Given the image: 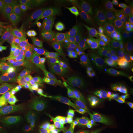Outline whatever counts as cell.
<instances>
[{
    "label": "cell",
    "instance_id": "obj_50",
    "mask_svg": "<svg viewBox=\"0 0 133 133\" xmlns=\"http://www.w3.org/2000/svg\"><path fill=\"white\" fill-rule=\"evenodd\" d=\"M132 70H133V66H132Z\"/></svg>",
    "mask_w": 133,
    "mask_h": 133
},
{
    "label": "cell",
    "instance_id": "obj_48",
    "mask_svg": "<svg viewBox=\"0 0 133 133\" xmlns=\"http://www.w3.org/2000/svg\"><path fill=\"white\" fill-rule=\"evenodd\" d=\"M2 90V82L1 81V79H0V91Z\"/></svg>",
    "mask_w": 133,
    "mask_h": 133
},
{
    "label": "cell",
    "instance_id": "obj_29",
    "mask_svg": "<svg viewBox=\"0 0 133 133\" xmlns=\"http://www.w3.org/2000/svg\"><path fill=\"white\" fill-rule=\"evenodd\" d=\"M38 11L40 15L45 23H50L58 17L52 11L45 9L39 8Z\"/></svg>",
    "mask_w": 133,
    "mask_h": 133
},
{
    "label": "cell",
    "instance_id": "obj_10",
    "mask_svg": "<svg viewBox=\"0 0 133 133\" xmlns=\"http://www.w3.org/2000/svg\"><path fill=\"white\" fill-rule=\"evenodd\" d=\"M26 58L22 55L13 58L12 61L4 71L1 77L2 89L14 81L23 66Z\"/></svg>",
    "mask_w": 133,
    "mask_h": 133
},
{
    "label": "cell",
    "instance_id": "obj_47",
    "mask_svg": "<svg viewBox=\"0 0 133 133\" xmlns=\"http://www.w3.org/2000/svg\"><path fill=\"white\" fill-rule=\"evenodd\" d=\"M127 93L129 95V96L133 99V91L131 90L130 88H128L127 91Z\"/></svg>",
    "mask_w": 133,
    "mask_h": 133
},
{
    "label": "cell",
    "instance_id": "obj_17",
    "mask_svg": "<svg viewBox=\"0 0 133 133\" xmlns=\"http://www.w3.org/2000/svg\"><path fill=\"white\" fill-rule=\"evenodd\" d=\"M66 89L75 94L84 95L85 94V85L81 81L71 74H66L63 76Z\"/></svg>",
    "mask_w": 133,
    "mask_h": 133
},
{
    "label": "cell",
    "instance_id": "obj_33",
    "mask_svg": "<svg viewBox=\"0 0 133 133\" xmlns=\"http://www.w3.org/2000/svg\"><path fill=\"white\" fill-rule=\"evenodd\" d=\"M33 123V121L30 118H21L15 120V126L19 128H23Z\"/></svg>",
    "mask_w": 133,
    "mask_h": 133
},
{
    "label": "cell",
    "instance_id": "obj_19",
    "mask_svg": "<svg viewBox=\"0 0 133 133\" xmlns=\"http://www.w3.org/2000/svg\"><path fill=\"white\" fill-rule=\"evenodd\" d=\"M117 114L105 116H95L94 123L99 131L116 127L120 121Z\"/></svg>",
    "mask_w": 133,
    "mask_h": 133
},
{
    "label": "cell",
    "instance_id": "obj_36",
    "mask_svg": "<svg viewBox=\"0 0 133 133\" xmlns=\"http://www.w3.org/2000/svg\"><path fill=\"white\" fill-rule=\"evenodd\" d=\"M23 132H22L17 127L10 124L9 122L6 125V128L4 133H22Z\"/></svg>",
    "mask_w": 133,
    "mask_h": 133
},
{
    "label": "cell",
    "instance_id": "obj_2",
    "mask_svg": "<svg viewBox=\"0 0 133 133\" xmlns=\"http://www.w3.org/2000/svg\"><path fill=\"white\" fill-rule=\"evenodd\" d=\"M95 17V15H89L71 21L57 34L51 42L50 46L52 49H56L69 39L75 38L81 32L86 24Z\"/></svg>",
    "mask_w": 133,
    "mask_h": 133
},
{
    "label": "cell",
    "instance_id": "obj_20",
    "mask_svg": "<svg viewBox=\"0 0 133 133\" xmlns=\"http://www.w3.org/2000/svg\"><path fill=\"white\" fill-rule=\"evenodd\" d=\"M66 101L67 104L71 105L77 109H88L92 103L85 96L76 95L67 92L66 96Z\"/></svg>",
    "mask_w": 133,
    "mask_h": 133
},
{
    "label": "cell",
    "instance_id": "obj_4",
    "mask_svg": "<svg viewBox=\"0 0 133 133\" xmlns=\"http://www.w3.org/2000/svg\"><path fill=\"white\" fill-rule=\"evenodd\" d=\"M24 65L30 73L42 78L53 77L50 64L46 61L44 53L39 58H26Z\"/></svg>",
    "mask_w": 133,
    "mask_h": 133
},
{
    "label": "cell",
    "instance_id": "obj_7",
    "mask_svg": "<svg viewBox=\"0 0 133 133\" xmlns=\"http://www.w3.org/2000/svg\"><path fill=\"white\" fill-rule=\"evenodd\" d=\"M24 11L10 8L8 14L3 20V25L9 33L16 37L19 30L24 25Z\"/></svg>",
    "mask_w": 133,
    "mask_h": 133
},
{
    "label": "cell",
    "instance_id": "obj_3",
    "mask_svg": "<svg viewBox=\"0 0 133 133\" xmlns=\"http://www.w3.org/2000/svg\"><path fill=\"white\" fill-rule=\"evenodd\" d=\"M18 128L22 132L29 133H74L63 124L49 118L45 121L34 122L26 127Z\"/></svg>",
    "mask_w": 133,
    "mask_h": 133
},
{
    "label": "cell",
    "instance_id": "obj_1",
    "mask_svg": "<svg viewBox=\"0 0 133 133\" xmlns=\"http://www.w3.org/2000/svg\"><path fill=\"white\" fill-rule=\"evenodd\" d=\"M120 23L118 16L114 14H103L95 17L86 24L81 32L72 38L71 42L64 49H70L73 44L81 38H85L88 36L101 32H108L117 28Z\"/></svg>",
    "mask_w": 133,
    "mask_h": 133
},
{
    "label": "cell",
    "instance_id": "obj_11",
    "mask_svg": "<svg viewBox=\"0 0 133 133\" xmlns=\"http://www.w3.org/2000/svg\"><path fill=\"white\" fill-rule=\"evenodd\" d=\"M104 90L105 94L114 104V105L119 110L125 112H128V105L125 100L123 90L121 87L107 84L105 86Z\"/></svg>",
    "mask_w": 133,
    "mask_h": 133
},
{
    "label": "cell",
    "instance_id": "obj_13",
    "mask_svg": "<svg viewBox=\"0 0 133 133\" xmlns=\"http://www.w3.org/2000/svg\"><path fill=\"white\" fill-rule=\"evenodd\" d=\"M109 41L108 32H101L90 35L86 41L83 53L89 50H107Z\"/></svg>",
    "mask_w": 133,
    "mask_h": 133
},
{
    "label": "cell",
    "instance_id": "obj_31",
    "mask_svg": "<svg viewBox=\"0 0 133 133\" xmlns=\"http://www.w3.org/2000/svg\"><path fill=\"white\" fill-rule=\"evenodd\" d=\"M42 80V78L31 73L29 76V87L32 90L36 91L41 84Z\"/></svg>",
    "mask_w": 133,
    "mask_h": 133
},
{
    "label": "cell",
    "instance_id": "obj_45",
    "mask_svg": "<svg viewBox=\"0 0 133 133\" xmlns=\"http://www.w3.org/2000/svg\"><path fill=\"white\" fill-rule=\"evenodd\" d=\"M124 133H133V128L130 125H128L127 129Z\"/></svg>",
    "mask_w": 133,
    "mask_h": 133
},
{
    "label": "cell",
    "instance_id": "obj_23",
    "mask_svg": "<svg viewBox=\"0 0 133 133\" xmlns=\"http://www.w3.org/2000/svg\"><path fill=\"white\" fill-rule=\"evenodd\" d=\"M110 56L114 61L123 62L128 58L129 53L127 48L123 44H117L111 49Z\"/></svg>",
    "mask_w": 133,
    "mask_h": 133
},
{
    "label": "cell",
    "instance_id": "obj_28",
    "mask_svg": "<svg viewBox=\"0 0 133 133\" xmlns=\"http://www.w3.org/2000/svg\"><path fill=\"white\" fill-rule=\"evenodd\" d=\"M49 111L39 108L35 113L29 115L27 118H30L34 123L45 121L49 118Z\"/></svg>",
    "mask_w": 133,
    "mask_h": 133
},
{
    "label": "cell",
    "instance_id": "obj_40",
    "mask_svg": "<svg viewBox=\"0 0 133 133\" xmlns=\"http://www.w3.org/2000/svg\"><path fill=\"white\" fill-rule=\"evenodd\" d=\"M57 96L58 95H55V94H48L43 95L42 97L44 100H45L46 102H48L49 104H50L56 98Z\"/></svg>",
    "mask_w": 133,
    "mask_h": 133
},
{
    "label": "cell",
    "instance_id": "obj_53",
    "mask_svg": "<svg viewBox=\"0 0 133 133\" xmlns=\"http://www.w3.org/2000/svg\"></svg>",
    "mask_w": 133,
    "mask_h": 133
},
{
    "label": "cell",
    "instance_id": "obj_14",
    "mask_svg": "<svg viewBox=\"0 0 133 133\" xmlns=\"http://www.w3.org/2000/svg\"><path fill=\"white\" fill-rule=\"evenodd\" d=\"M45 24L36 6L30 8L25 12L24 25L34 31L41 33L44 30Z\"/></svg>",
    "mask_w": 133,
    "mask_h": 133
},
{
    "label": "cell",
    "instance_id": "obj_24",
    "mask_svg": "<svg viewBox=\"0 0 133 133\" xmlns=\"http://www.w3.org/2000/svg\"><path fill=\"white\" fill-rule=\"evenodd\" d=\"M30 74V72L29 71L24 65L18 75L13 81L15 85L19 87L22 90L24 88L29 87L28 79Z\"/></svg>",
    "mask_w": 133,
    "mask_h": 133
},
{
    "label": "cell",
    "instance_id": "obj_41",
    "mask_svg": "<svg viewBox=\"0 0 133 133\" xmlns=\"http://www.w3.org/2000/svg\"><path fill=\"white\" fill-rule=\"evenodd\" d=\"M128 125V124L125 122L120 121L116 128L121 133H124L127 129Z\"/></svg>",
    "mask_w": 133,
    "mask_h": 133
},
{
    "label": "cell",
    "instance_id": "obj_8",
    "mask_svg": "<svg viewBox=\"0 0 133 133\" xmlns=\"http://www.w3.org/2000/svg\"><path fill=\"white\" fill-rule=\"evenodd\" d=\"M82 69L86 76L91 81L100 82L105 81L109 68V65L102 60L85 64Z\"/></svg>",
    "mask_w": 133,
    "mask_h": 133
},
{
    "label": "cell",
    "instance_id": "obj_52",
    "mask_svg": "<svg viewBox=\"0 0 133 133\" xmlns=\"http://www.w3.org/2000/svg\"><path fill=\"white\" fill-rule=\"evenodd\" d=\"M132 16H133V15H132Z\"/></svg>",
    "mask_w": 133,
    "mask_h": 133
},
{
    "label": "cell",
    "instance_id": "obj_32",
    "mask_svg": "<svg viewBox=\"0 0 133 133\" xmlns=\"http://www.w3.org/2000/svg\"><path fill=\"white\" fill-rule=\"evenodd\" d=\"M10 7L4 1H0V20H4L9 13Z\"/></svg>",
    "mask_w": 133,
    "mask_h": 133
},
{
    "label": "cell",
    "instance_id": "obj_39",
    "mask_svg": "<svg viewBox=\"0 0 133 133\" xmlns=\"http://www.w3.org/2000/svg\"><path fill=\"white\" fill-rule=\"evenodd\" d=\"M71 48H72L77 55H81L84 51V48L83 46L77 43H75L73 44Z\"/></svg>",
    "mask_w": 133,
    "mask_h": 133
},
{
    "label": "cell",
    "instance_id": "obj_21",
    "mask_svg": "<svg viewBox=\"0 0 133 133\" xmlns=\"http://www.w3.org/2000/svg\"><path fill=\"white\" fill-rule=\"evenodd\" d=\"M88 110L94 116H105L116 114L119 109L114 105L91 104Z\"/></svg>",
    "mask_w": 133,
    "mask_h": 133
},
{
    "label": "cell",
    "instance_id": "obj_5",
    "mask_svg": "<svg viewBox=\"0 0 133 133\" xmlns=\"http://www.w3.org/2000/svg\"><path fill=\"white\" fill-rule=\"evenodd\" d=\"M133 75L132 66L115 65L109 69L105 81L108 84L122 87L127 84Z\"/></svg>",
    "mask_w": 133,
    "mask_h": 133
},
{
    "label": "cell",
    "instance_id": "obj_16",
    "mask_svg": "<svg viewBox=\"0 0 133 133\" xmlns=\"http://www.w3.org/2000/svg\"><path fill=\"white\" fill-rule=\"evenodd\" d=\"M66 95L58 96L50 105V116L58 123H63V117L66 105Z\"/></svg>",
    "mask_w": 133,
    "mask_h": 133
},
{
    "label": "cell",
    "instance_id": "obj_26",
    "mask_svg": "<svg viewBox=\"0 0 133 133\" xmlns=\"http://www.w3.org/2000/svg\"><path fill=\"white\" fill-rule=\"evenodd\" d=\"M106 52L105 50H89L84 52L85 64L99 62L103 60Z\"/></svg>",
    "mask_w": 133,
    "mask_h": 133
},
{
    "label": "cell",
    "instance_id": "obj_35",
    "mask_svg": "<svg viewBox=\"0 0 133 133\" xmlns=\"http://www.w3.org/2000/svg\"><path fill=\"white\" fill-rule=\"evenodd\" d=\"M92 120L90 115H81L80 121L81 126L86 129H88Z\"/></svg>",
    "mask_w": 133,
    "mask_h": 133
},
{
    "label": "cell",
    "instance_id": "obj_42",
    "mask_svg": "<svg viewBox=\"0 0 133 133\" xmlns=\"http://www.w3.org/2000/svg\"><path fill=\"white\" fill-rule=\"evenodd\" d=\"M16 48L15 45H10V44H5L0 43V53L4 52L5 50L10 48Z\"/></svg>",
    "mask_w": 133,
    "mask_h": 133
},
{
    "label": "cell",
    "instance_id": "obj_43",
    "mask_svg": "<svg viewBox=\"0 0 133 133\" xmlns=\"http://www.w3.org/2000/svg\"><path fill=\"white\" fill-rule=\"evenodd\" d=\"M99 133H121L116 127L105 129L99 131Z\"/></svg>",
    "mask_w": 133,
    "mask_h": 133
},
{
    "label": "cell",
    "instance_id": "obj_22",
    "mask_svg": "<svg viewBox=\"0 0 133 133\" xmlns=\"http://www.w3.org/2000/svg\"><path fill=\"white\" fill-rule=\"evenodd\" d=\"M36 2L39 8L49 10L58 17L64 15L62 0H39Z\"/></svg>",
    "mask_w": 133,
    "mask_h": 133
},
{
    "label": "cell",
    "instance_id": "obj_27",
    "mask_svg": "<svg viewBox=\"0 0 133 133\" xmlns=\"http://www.w3.org/2000/svg\"><path fill=\"white\" fill-rule=\"evenodd\" d=\"M22 91V96L19 111L23 110L27 106L37 93L36 91L32 90L30 87L24 88Z\"/></svg>",
    "mask_w": 133,
    "mask_h": 133
},
{
    "label": "cell",
    "instance_id": "obj_12",
    "mask_svg": "<svg viewBox=\"0 0 133 133\" xmlns=\"http://www.w3.org/2000/svg\"><path fill=\"white\" fill-rule=\"evenodd\" d=\"M42 99V96L37 92L33 99L23 110L18 111L14 114L5 116L3 118L4 121L9 122L12 120L15 121L21 118H27L29 115L35 113L40 107Z\"/></svg>",
    "mask_w": 133,
    "mask_h": 133
},
{
    "label": "cell",
    "instance_id": "obj_34",
    "mask_svg": "<svg viewBox=\"0 0 133 133\" xmlns=\"http://www.w3.org/2000/svg\"><path fill=\"white\" fill-rule=\"evenodd\" d=\"M16 92H6L0 91V103L4 104L7 100H12L14 94Z\"/></svg>",
    "mask_w": 133,
    "mask_h": 133
},
{
    "label": "cell",
    "instance_id": "obj_18",
    "mask_svg": "<svg viewBox=\"0 0 133 133\" xmlns=\"http://www.w3.org/2000/svg\"><path fill=\"white\" fill-rule=\"evenodd\" d=\"M93 2V1L89 0H62L64 14L78 12Z\"/></svg>",
    "mask_w": 133,
    "mask_h": 133
},
{
    "label": "cell",
    "instance_id": "obj_9",
    "mask_svg": "<svg viewBox=\"0 0 133 133\" xmlns=\"http://www.w3.org/2000/svg\"><path fill=\"white\" fill-rule=\"evenodd\" d=\"M17 37L25 49L30 53L32 52L34 48L43 39L41 33L35 31L26 25H23L19 30Z\"/></svg>",
    "mask_w": 133,
    "mask_h": 133
},
{
    "label": "cell",
    "instance_id": "obj_51",
    "mask_svg": "<svg viewBox=\"0 0 133 133\" xmlns=\"http://www.w3.org/2000/svg\"><path fill=\"white\" fill-rule=\"evenodd\" d=\"M27 133V132H23V133Z\"/></svg>",
    "mask_w": 133,
    "mask_h": 133
},
{
    "label": "cell",
    "instance_id": "obj_30",
    "mask_svg": "<svg viewBox=\"0 0 133 133\" xmlns=\"http://www.w3.org/2000/svg\"><path fill=\"white\" fill-rule=\"evenodd\" d=\"M4 53H0V73L5 71L14 58Z\"/></svg>",
    "mask_w": 133,
    "mask_h": 133
},
{
    "label": "cell",
    "instance_id": "obj_49",
    "mask_svg": "<svg viewBox=\"0 0 133 133\" xmlns=\"http://www.w3.org/2000/svg\"><path fill=\"white\" fill-rule=\"evenodd\" d=\"M130 88L131 90L132 91H133V88Z\"/></svg>",
    "mask_w": 133,
    "mask_h": 133
},
{
    "label": "cell",
    "instance_id": "obj_46",
    "mask_svg": "<svg viewBox=\"0 0 133 133\" xmlns=\"http://www.w3.org/2000/svg\"><path fill=\"white\" fill-rule=\"evenodd\" d=\"M127 84H129V85L130 86L129 88H133V75L129 79Z\"/></svg>",
    "mask_w": 133,
    "mask_h": 133
},
{
    "label": "cell",
    "instance_id": "obj_6",
    "mask_svg": "<svg viewBox=\"0 0 133 133\" xmlns=\"http://www.w3.org/2000/svg\"><path fill=\"white\" fill-rule=\"evenodd\" d=\"M80 110L66 104L63 117V123L74 133H90L81 125Z\"/></svg>",
    "mask_w": 133,
    "mask_h": 133
},
{
    "label": "cell",
    "instance_id": "obj_38",
    "mask_svg": "<svg viewBox=\"0 0 133 133\" xmlns=\"http://www.w3.org/2000/svg\"><path fill=\"white\" fill-rule=\"evenodd\" d=\"M53 70L58 74H62L64 72L62 61H58L54 63L53 65Z\"/></svg>",
    "mask_w": 133,
    "mask_h": 133
},
{
    "label": "cell",
    "instance_id": "obj_37",
    "mask_svg": "<svg viewBox=\"0 0 133 133\" xmlns=\"http://www.w3.org/2000/svg\"><path fill=\"white\" fill-rule=\"evenodd\" d=\"M63 66L64 69V72L69 73L74 69V66H73L71 62L68 60L62 61Z\"/></svg>",
    "mask_w": 133,
    "mask_h": 133
},
{
    "label": "cell",
    "instance_id": "obj_25",
    "mask_svg": "<svg viewBox=\"0 0 133 133\" xmlns=\"http://www.w3.org/2000/svg\"><path fill=\"white\" fill-rule=\"evenodd\" d=\"M10 8L21 10L25 12L31 8L35 7L33 1L25 0H6L4 1Z\"/></svg>",
    "mask_w": 133,
    "mask_h": 133
},
{
    "label": "cell",
    "instance_id": "obj_15",
    "mask_svg": "<svg viewBox=\"0 0 133 133\" xmlns=\"http://www.w3.org/2000/svg\"><path fill=\"white\" fill-rule=\"evenodd\" d=\"M36 92L42 96L48 94L63 96L66 95L67 93L66 91L62 89L58 86L56 83V79L53 78V77L43 78Z\"/></svg>",
    "mask_w": 133,
    "mask_h": 133
},
{
    "label": "cell",
    "instance_id": "obj_44",
    "mask_svg": "<svg viewBox=\"0 0 133 133\" xmlns=\"http://www.w3.org/2000/svg\"><path fill=\"white\" fill-rule=\"evenodd\" d=\"M40 108H42L43 109H45L46 110L49 111V109H50V105L48 103V102H46L45 100H44L43 98L42 97V99L41 102V104H40Z\"/></svg>",
    "mask_w": 133,
    "mask_h": 133
}]
</instances>
